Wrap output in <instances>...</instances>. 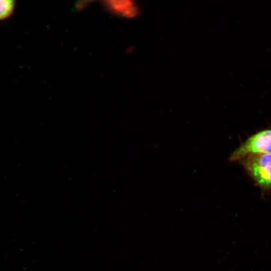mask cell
<instances>
[{"instance_id": "3957f363", "label": "cell", "mask_w": 271, "mask_h": 271, "mask_svg": "<svg viewBox=\"0 0 271 271\" xmlns=\"http://www.w3.org/2000/svg\"><path fill=\"white\" fill-rule=\"evenodd\" d=\"M103 5L111 13L125 18H134L139 12L137 6L131 1H107L103 2Z\"/></svg>"}, {"instance_id": "7a4b0ae2", "label": "cell", "mask_w": 271, "mask_h": 271, "mask_svg": "<svg viewBox=\"0 0 271 271\" xmlns=\"http://www.w3.org/2000/svg\"><path fill=\"white\" fill-rule=\"evenodd\" d=\"M269 153H271V129H266L248 138L232 153L229 160L240 161L251 155Z\"/></svg>"}, {"instance_id": "6da1fadb", "label": "cell", "mask_w": 271, "mask_h": 271, "mask_svg": "<svg viewBox=\"0 0 271 271\" xmlns=\"http://www.w3.org/2000/svg\"><path fill=\"white\" fill-rule=\"evenodd\" d=\"M240 162L255 185L264 191L271 190V153L251 155Z\"/></svg>"}, {"instance_id": "5b68a950", "label": "cell", "mask_w": 271, "mask_h": 271, "mask_svg": "<svg viewBox=\"0 0 271 271\" xmlns=\"http://www.w3.org/2000/svg\"><path fill=\"white\" fill-rule=\"evenodd\" d=\"M90 2L89 1H81L78 2L76 4L75 7L78 10H81L83 9L86 8L88 5H89Z\"/></svg>"}, {"instance_id": "277c9868", "label": "cell", "mask_w": 271, "mask_h": 271, "mask_svg": "<svg viewBox=\"0 0 271 271\" xmlns=\"http://www.w3.org/2000/svg\"><path fill=\"white\" fill-rule=\"evenodd\" d=\"M15 2L13 0H0V20L9 18L15 8Z\"/></svg>"}]
</instances>
